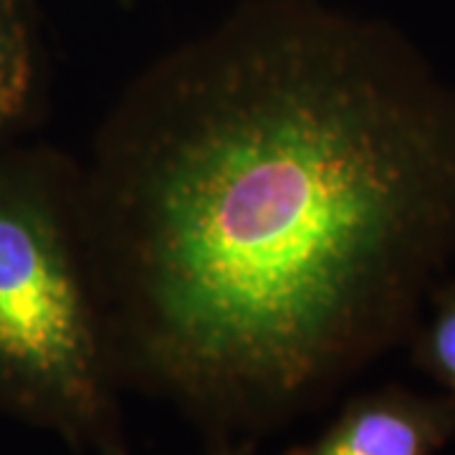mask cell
Here are the masks:
<instances>
[{
    "mask_svg": "<svg viewBox=\"0 0 455 455\" xmlns=\"http://www.w3.org/2000/svg\"><path fill=\"white\" fill-rule=\"evenodd\" d=\"M86 251L79 164L0 152V412L79 455H132Z\"/></svg>",
    "mask_w": 455,
    "mask_h": 455,
    "instance_id": "obj_2",
    "label": "cell"
},
{
    "mask_svg": "<svg viewBox=\"0 0 455 455\" xmlns=\"http://www.w3.org/2000/svg\"><path fill=\"white\" fill-rule=\"evenodd\" d=\"M38 94V56L20 0H0V137L31 114Z\"/></svg>",
    "mask_w": 455,
    "mask_h": 455,
    "instance_id": "obj_4",
    "label": "cell"
},
{
    "mask_svg": "<svg viewBox=\"0 0 455 455\" xmlns=\"http://www.w3.org/2000/svg\"><path fill=\"white\" fill-rule=\"evenodd\" d=\"M256 440L245 438H218L208 440L205 455H256Z\"/></svg>",
    "mask_w": 455,
    "mask_h": 455,
    "instance_id": "obj_6",
    "label": "cell"
},
{
    "mask_svg": "<svg viewBox=\"0 0 455 455\" xmlns=\"http://www.w3.org/2000/svg\"><path fill=\"white\" fill-rule=\"evenodd\" d=\"M122 390L256 440L407 344L455 260V84L392 26L263 0L119 94L79 164Z\"/></svg>",
    "mask_w": 455,
    "mask_h": 455,
    "instance_id": "obj_1",
    "label": "cell"
},
{
    "mask_svg": "<svg viewBox=\"0 0 455 455\" xmlns=\"http://www.w3.org/2000/svg\"><path fill=\"white\" fill-rule=\"evenodd\" d=\"M453 443V392L387 382L352 395L314 438L283 455H440Z\"/></svg>",
    "mask_w": 455,
    "mask_h": 455,
    "instance_id": "obj_3",
    "label": "cell"
},
{
    "mask_svg": "<svg viewBox=\"0 0 455 455\" xmlns=\"http://www.w3.org/2000/svg\"><path fill=\"white\" fill-rule=\"evenodd\" d=\"M410 359L438 387L455 395V281H440L407 339Z\"/></svg>",
    "mask_w": 455,
    "mask_h": 455,
    "instance_id": "obj_5",
    "label": "cell"
}]
</instances>
